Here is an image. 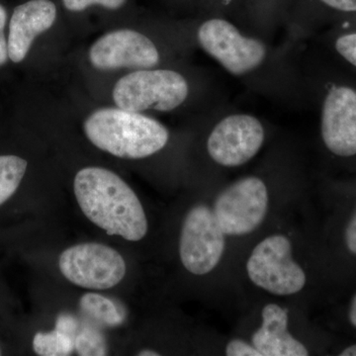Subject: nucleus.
Instances as JSON below:
<instances>
[{
  "label": "nucleus",
  "mask_w": 356,
  "mask_h": 356,
  "mask_svg": "<svg viewBox=\"0 0 356 356\" xmlns=\"http://www.w3.org/2000/svg\"><path fill=\"white\" fill-rule=\"evenodd\" d=\"M74 195L89 221L110 236L130 242L146 236L149 224L140 199L120 177L102 168H86L74 178Z\"/></svg>",
  "instance_id": "obj_1"
},
{
  "label": "nucleus",
  "mask_w": 356,
  "mask_h": 356,
  "mask_svg": "<svg viewBox=\"0 0 356 356\" xmlns=\"http://www.w3.org/2000/svg\"><path fill=\"white\" fill-rule=\"evenodd\" d=\"M243 274L252 287L274 298L301 296L309 281L299 242L285 229L259 236L245 255Z\"/></svg>",
  "instance_id": "obj_2"
},
{
  "label": "nucleus",
  "mask_w": 356,
  "mask_h": 356,
  "mask_svg": "<svg viewBox=\"0 0 356 356\" xmlns=\"http://www.w3.org/2000/svg\"><path fill=\"white\" fill-rule=\"evenodd\" d=\"M84 132L98 149L121 159L147 158L168 142L163 124L119 107L93 112L84 122Z\"/></svg>",
  "instance_id": "obj_3"
},
{
  "label": "nucleus",
  "mask_w": 356,
  "mask_h": 356,
  "mask_svg": "<svg viewBox=\"0 0 356 356\" xmlns=\"http://www.w3.org/2000/svg\"><path fill=\"white\" fill-rule=\"evenodd\" d=\"M268 186L259 177L232 182L213 199V212L229 241L242 240L259 233L273 210Z\"/></svg>",
  "instance_id": "obj_4"
},
{
  "label": "nucleus",
  "mask_w": 356,
  "mask_h": 356,
  "mask_svg": "<svg viewBox=\"0 0 356 356\" xmlns=\"http://www.w3.org/2000/svg\"><path fill=\"white\" fill-rule=\"evenodd\" d=\"M229 242L215 217L211 203L195 204L185 215L180 229V261L189 273L208 275L222 266Z\"/></svg>",
  "instance_id": "obj_5"
},
{
  "label": "nucleus",
  "mask_w": 356,
  "mask_h": 356,
  "mask_svg": "<svg viewBox=\"0 0 356 356\" xmlns=\"http://www.w3.org/2000/svg\"><path fill=\"white\" fill-rule=\"evenodd\" d=\"M187 95L184 77L166 70H137L119 79L113 90L117 106L131 112L170 111L182 104Z\"/></svg>",
  "instance_id": "obj_6"
},
{
  "label": "nucleus",
  "mask_w": 356,
  "mask_h": 356,
  "mask_svg": "<svg viewBox=\"0 0 356 356\" xmlns=\"http://www.w3.org/2000/svg\"><path fill=\"white\" fill-rule=\"evenodd\" d=\"M58 267L70 282L86 289H110L126 274L123 257L114 248L98 243L67 248L60 254Z\"/></svg>",
  "instance_id": "obj_7"
},
{
  "label": "nucleus",
  "mask_w": 356,
  "mask_h": 356,
  "mask_svg": "<svg viewBox=\"0 0 356 356\" xmlns=\"http://www.w3.org/2000/svg\"><path fill=\"white\" fill-rule=\"evenodd\" d=\"M198 40L204 50L236 76L257 69L266 58L261 41L243 37L228 21H206L199 29Z\"/></svg>",
  "instance_id": "obj_8"
},
{
  "label": "nucleus",
  "mask_w": 356,
  "mask_h": 356,
  "mask_svg": "<svg viewBox=\"0 0 356 356\" xmlns=\"http://www.w3.org/2000/svg\"><path fill=\"white\" fill-rule=\"evenodd\" d=\"M264 129L250 115H231L213 129L207 140L211 159L224 168L245 165L261 151Z\"/></svg>",
  "instance_id": "obj_9"
},
{
  "label": "nucleus",
  "mask_w": 356,
  "mask_h": 356,
  "mask_svg": "<svg viewBox=\"0 0 356 356\" xmlns=\"http://www.w3.org/2000/svg\"><path fill=\"white\" fill-rule=\"evenodd\" d=\"M89 58L98 70H145L159 64V54L145 35L123 29L110 32L97 40L91 47Z\"/></svg>",
  "instance_id": "obj_10"
},
{
  "label": "nucleus",
  "mask_w": 356,
  "mask_h": 356,
  "mask_svg": "<svg viewBox=\"0 0 356 356\" xmlns=\"http://www.w3.org/2000/svg\"><path fill=\"white\" fill-rule=\"evenodd\" d=\"M322 138L325 146L337 156L356 154V91L336 86L327 93L323 107Z\"/></svg>",
  "instance_id": "obj_11"
},
{
  "label": "nucleus",
  "mask_w": 356,
  "mask_h": 356,
  "mask_svg": "<svg viewBox=\"0 0 356 356\" xmlns=\"http://www.w3.org/2000/svg\"><path fill=\"white\" fill-rule=\"evenodd\" d=\"M291 311L280 302H268L259 312V324L247 337L261 356H307L310 350L293 334Z\"/></svg>",
  "instance_id": "obj_12"
},
{
  "label": "nucleus",
  "mask_w": 356,
  "mask_h": 356,
  "mask_svg": "<svg viewBox=\"0 0 356 356\" xmlns=\"http://www.w3.org/2000/svg\"><path fill=\"white\" fill-rule=\"evenodd\" d=\"M56 17L57 8L50 0H30L16 7L9 23V58L13 63L22 62L35 38L50 29Z\"/></svg>",
  "instance_id": "obj_13"
},
{
  "label": "nucleus",
  "mask_w": 356,
  "mask_h": 356,
  "mask_svg": "<svg viewBox=\"0 0 356 356\" xmlns=\"http://www.w3.org/2000/svg\"><path fill=\"white\" fill-rule=\"evenodd\" d=\"M79 309L89 324L98 327H119L125 320L114 301L97 293L84 294L79 300Z\"/></svg>",
  "instance_id": "obj_14"
},
{
  "label": "nucleus",
  "mask_w": 356,
  "mask_h": 356,
  "mask_svg": "<svg viewBox=\"0 0 356 356\" xmlns=\"http://www.w3.org/2000/svg\"><path fill=\"white\" fill-rule=\"evenodd\" d=\"M26 159L13 154L0 156V206L7 202L20 186L27 170Z\"/></svg>",
  "instance_id": "obj_15"
},
{
  "label": "nucleus",
  "mask_w": 356,
  "mask_h": 356,
  "mask_svg": "<svg viewBox=\"0 0 356 356\" xmlns=\"http://www.w3.org/2000/svg\"><path fill=\"white\" fill-rule=\"evenodd\" d=\"M32 346L38 355L67 356L74 350V339L55 329L49 332H37Z\"/></svg>",
  "instance_id": "obj_16"
},
{
  "label": "nucleus",
  "mask_w": 356,
  "mask_h": 356,
  "mask_svg": "<svg viewBox=\"0 0 356 356\" xmlns=\"http://www.w3.org/2000/svg\"><path fill=\"white\" fill-rule=\"evenodd\" d=\"M74 350L81 356L106 355L107 343L99 327L89 323L81 325L74 339Z\"/></svg>",
  "instance_id": "obj_17"
},
{
  "label": "nucleus",
  "mask_w": 356,
  "mask_h": 356,
  "mask_svg": "<svg viewBox=\"0 0 356 356\" xmlns=\"http://www.w3.org/2000/svg\"><path fill=\"white\" fill-rule=\"evenodd\" d=\"M222 355L228 356H261L257 348L245 337L229 339L224 344Z\"/></svg>",
  "instance_id": "obj_18"
},
{
  "label": "nucleus",
  "mask_w": 356,
  "mask_h": 356,
  "mask_svg": "<svg viewBox=\"0 0 356 356\" xmlns=\"http://www.w3.org/2000/svg\"><path fill=\"white\" fill-rule=\"evenodd\" d=\"M125 1L126 0H64V4L70 11H83L95 4H99L105 8L118 9Z\"/></svg>",
  "instance_id": "obj_19"
},
{
  "label": "nucleus",
  "mask_w": 356,
  "mask_h": 356,
  "mask_svg": "<svg viewBox=\"0 0 356 356\" xmlns=\"http://www.w3.org/2000/svg\"><path fill=\"white\" fill-rule=\"evenodd\" d=\"M337 51L356 67V33L344 35L337 40Z\"/></svg>",
  "instance_id": "obj_20"
},
{
  "label": "nucleus",
  "mask_w": 356,
  "mask_h": 356,
  "mask_svg": "<svg viewBox=\"0 0 356 356\" xmlns=\"http://www.w3.org/2000/svg\"><path fill=\"white\" fill-rule=\"evenodd\" d=\"M81 325L74 316L70 315V314H60L57 318V323H56V330L64 332L74 339Z\"/></svg>",
  "instance_id": "obj_21"
},
{
  "label": "nucleus",
  "mask_w": 356,
  "mask_h": 356,
  "mask_svg": "<svg viewBox=\"0 0 356 356\" xmlns=\"http://www.w3.org/2000/svg\"><path fill=\"white\" fill-rule=\"evenodd\" d=\"M7 20V14L6 8L0 4V67L6 64L8 56V44L7 39L4 34Z\"/></svg>",
  "instance_id": "obj_22"
},
{
  "label": "nucleus",
  "mask_w": 356,
  "mask_h": 356,
  "mask_svg": "<svg viewBox=\"0 0 356 356\" xmlns=\"http://www.w3.org/2000/svg\"><path fill=\"white\" fill-rule=\"evenodd\" d=\"M344 243L351 254L356 257V209L351 215L344 231Z\"/></svg>",
  "instance_id": "obj_23"
},
{
  "label": "nucleus",
  "mask_w": 356,
  "mask_h": 356,
  "mask_svg": "<svg viewBox=\"0 0 356 356\" xmlns=\"http://www.w3.org/2000/svg\"><path fill=\"white\" fill-rule=\"evenodd\" d=\"M321 1L337 10L346 11V13L356 11V0H321Z\"/></svg>",
  "instance_id": "obj_24"
},
{
  "label": "nucleus",
  "mask_w": 356,
  "mask_h": 356,
  "mask_svg": "<svg viewBox=\"0 0 356 356\" xmlns=\"http://www.w3.org/2000/svg\"><path fill=\"white\" fill-rule=\"evenodd\" d=\"M348 320L353 327L356 329V294L350 302V310H348Z\"/></svg>",
  "instance_id": "obj_25"
},
{
  "label": "nucleus",
  "mask_w": 356,
  "mask_h": 356,
  "mask_svg": "<svg viewBox=\"0 0 356 356\" xmlns=\"http://www.w3.org/2000/svg\"><path fill=\"white\" fill-rule=\"evenodd\" d=\"M341 356H356V344L348 346V348H344L341 353Z\"/></svg>",
  "instance_id": "obj_26"
},
{
  "label": "nucleus",
  "mask_w": 356,
  "mask_h": 356,
  "mask_svg": "<svg viewBox=\"0 0 356 356\" xmlns=\"http://www.w3.org/2000/svg\"><path fill=\"white\" fill-rule=\"evenodd\" d=\"M138 355H139V356H159L161 355H159L158 351H156V350H145L140 351V353H138Z\"/></svg>",
  "instance_id": "obj_27"
},
{
  "label": "nucleus",
  "mask_w": 356,
  "mask_h": 356,
  "mask_svg": "<svg viewBox=\"0 0 356 356\" xmlns=\"http://www.w3.org/2000/svg\"><path fill=\"white\" fill-rule=\"evenodd\" d=\"M0 355H1V350H0Z\"/></svg>",
  "instance_id": "obj_28"
}]
</instances>
